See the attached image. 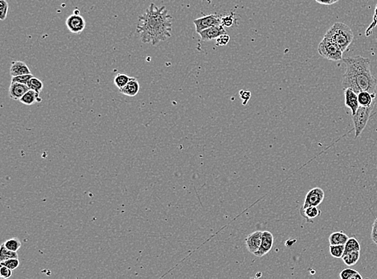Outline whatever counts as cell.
<instances>
[{
	"label": "cell",
	"instance_id": "8fae6325",
	"mask_svg": "<svg viewBox=\"0 0 377 279\" xmlns=\"http://www.w3.org/2000/svg\"><path fill=\"white\" fill-rule=\"evenodd\" d=\"M226 33L224 26L220 24V25L214 26L203 30L201 32H199V34L203 41H210L213 40L218 39V37H220L221 35L226 34Z\"/></svg>",
	"mask_w": 377,
	"mask_h": 279
},
{
	"label": "cell",
	"instance_id": "f546056e",
	"mask_svg": "<svg viewBox=\"0 0 377 279\" xmlns=\"http://www.w3.org/2000/svg\"><path fill=\"white\" fill-rule=\"evenodd\" d=\"M8 12V2L6 0H0V20H4Z\"/></svg>",
	"mask_w": 377,
	"mask_h": 279
},
{
	"label": "cell",
	"instance_id": "277c9868",
	"mask_svg": "<svg viewBox=\"0 0 377 279\" xmlns=\"http://www.w3.org/2000/svg\"><path fill=\"white\" fill-rule=\"evenodd\" d=\"M318 52L321 57L332 61H338L343 59V51L335 42L327 37H323L322 41L320 42Z\"/></svg>",
	"mask_w": 377,
	"mask_h": 279
},
{
	"label": "cell",
	"instance_id": "7402d4cb",
	"mask_svg": "<svg viewBox=\"0 0 377 279\" xmlns=\"http://www.w3.org/2000/svg\"><path fill=\"white\" fill-rule=\"evenodd\" d=\"M339 277L341 279H362L361 275H359V273L357 270L351 269V268H348V269H344L342 270L339 275Z\"/></svg>",
	"mask_w": 377,
	"mask_h": 279
},
{
	"label": "cell",
	"instance_id": "83f0119b",
	"mask_svg": "<svg viewBox=\"0 0 377 279\" xmlns=\"http://www.w3.org/2000/svg\"><path fill=\"white\" fill-rule=\"evenodd\" d=\"M20 261L19 259H11L1 261V265H4L6 267L9 268L12 270H15L19 267Z\"/></svg>",
	"mask_w": 377,
	"mask_h": 279
},
{
	"label": "cell",
	"instance_id": "3957f363",
	"mask_svg": "<svg viewBox=\"0 0 377 279\" xmlns=\"http://www.w3.org/2000/svg\"><path fill=\"white\" fill-rule=\"evenodd\" d=\"M324 37H327L335 42L340 48L341 50L345 52L350 44L353 41L354 35L352 29L347 24L337 22L334 23L330 29L326 32Z\"/></svg>",
	"mask_w": 377,
	"mask_h": 279
},
{
	"label": "cell",
	"instance_id": "d6986e66",
	"mask_svg": "<svg viewBox=\"0 0 377 279\" xmlns=\"http://www.w3.org/2000/svg\"><path fill=\"white\" fill-rule=\"evenodd\" d=\"M348 238L349 237L344 232H335L330 235V245H345Z\"/></svg>",
	"mask_w": 377,
	"mask_h": 279
},
{
	"label": "cell",
	"instance_id": "603a6c76",
	"mask_svg": "<svg viewBox=\"0 0 377 279\" xmlns=\"http://www.w3.org/2000/svg\"><path fill=\"white\" fill-rule=\"evenodd\" d=\"M131 77H129L128 75H126L125 74H119L115 78L114 82H115V86L118 89H122L124 86H126L127 85V83L131 80Z\"/></svg>",
	"mask_w": 377,
	"mask_h": 279
},
{
	"label": "cell",
	"instance_id": "ac0fdd59",
	"mask_svg": "<svg viewBox=\"0 0 377 279\" xmlns=\"http://www.w3.org/2000/svg\"><path fill=\"white\" fill-rule=\"evenodd\" d=\"M376 94H371L368 91H362L358 94V101L359 106L368 107L375 103Z\"/></svg>",
	"mask_w": 377,
	"mask_h": 279
},
{
	"label": "cell",
	"instance_id": "7c38bea8",
	"mask_svg": "<svg viewBox=\"0 0 377 279\" xmlns=\"http://www.w3.org/2000/svg\"><path fill=\"white\" fill-rule=\"evenodd\" d=\"M344 98L346 107H348L352 111V115H356L358 108L359 107L358 94L353 89L347 88L344 89Z\"/></svg>",
	"mask_w": 377,
	"mask_h": 279
},
{
	"label": "cell",
	"instance_id": "4316f807",
	"mask_svg": "<svg viewBox=\"0 0 377 279\" xmlns=\"http://www.w3.org/2000/svg\"><path fill=\"white\" fill-rule=\"evenodd\" d=\"M3 245H4L5 247L7 248V250L15 252L18 251L21 247L20 240H19L18 238L8 239L3 243Z\"/></svg>",
	"mask_w": 377,
	"mask_h": 279
},
{
	"label": "cell",
	"instance_id": "1f68e13d",
	"mask_svg": "<svg viewBox=\"0 0 377 279\" xmlns=\"http://www.w3.org/2000/svg\"><path fill=\"white\" fill-rule=\"evenodd\" d=\"M229 40H230V37L229 35L224 34L221 35L220 37H218L216 41V45L217 46H224L229 44Z\"/></svg>",
	"mask_w": 377,
	"mask_h": 279
},
{
	"label": "cell",
	"instance_id": "44dd1931",
	"mask_svg": "<svg viewBox=\"0 0 377 279\" xmlns=\"http://www.w3.org/2000/svg\"><path fill=\"white\" fill-rule=\"evenodd\" d=\"M345 251L344 254L353 251H360V244L357 238H349L345 243Z\"/></svg>",
	"mask_w": 377,
	"mask_h": 279
},
{
	"label": "cell",
	"instance_id": "5bb4252c",
	"mask_svg": "<svg viewBox=\"0 0 377 279\" xmlns=\"http://www.w3.org/2000/svg\"><path fill=\"white\" fill-rule=\"evenodd\" d=\"M300 213L306 221L309 222V223H313L314 220L316 218L320 217L322 212L318 209V206H310L307 208H301Z\"/></svg>",
	"mask_w": 377,
	"mask_h": 279
},
{
	"label": "cell",
	"instance_id": "7a4b0ae2",
	"mask_svg": "<svg viewBox=\"0 0 377 279\" xmlns=\"http://www.w3.org/2000/svg\"><path fill=\"white\" fill-rule=\"evenodd\" d=\"M346 72L343 74V89L350 88L357 94L362 91L376 94L377 80L371 73L370 60L361 56L344 58Z\"/></svg>",
	"mask_w": 377,
	"mask_h": 279
},
{
	"label": "cell",
	"instance_id": "2e32d148",
	"mask_svg": "<svg viewBox=\"0 0 377 279\" xmlns=\"http://www.w3.org/2000/svg\"><path fill=\"white\" fill-rule=\"evenodd\" d=\"M10 74L12 77H16V76L23 75V74H30L31 70L28 68V65L24 62L20 60H16L13 61L10 68Z\"/></svg>",
	"mask_w": 377,
	"mask_h": 279
},
{
	"label": "cell",
	"instance_id": "8d00e7d4",
	"mask_svg": "<svg viewBox=\"0 0 377 279\" xmlns=\"http://www.w3.org/2000/svg\"><path fill=\"white\" fill-rule=\"evenodd\" d=\"M74 14L80 15V12H79L78 10H76L75 12H74Z\"/></svg>",
	"mask_w": 377,
	"mask_h": 279
},
{
	"label": "cell",
	"instance_id": "d6a6232c",
	"mask_svg": "<svg viewBox=\"0 0 377 279\" xmlns=\"http://www.w3.org/2000/svg\"><path fill=\"white\" fill-rule=\"evenodd\" d=\"M12 271L9 268L6 267L4 265H1L0 267V277L2 279H9L12 277Z\"/></svg>",
	"mask_w": 377,
	"mask_h": 279
},
{
	"label": "cell",
	"instance_id": "d4e9b609",
	"mask_svg": "<svg viewBox=\"0 0 377 279\" xmlns=\"http://www.w3.org/2000/svg\"><path fill=\"white\" fill-rule=\"evenodd\" d=\"M11 259H18L17 252L7 250V248L5 247L4 245L2 244L1 245V249H0V261H5V260Z\"/></svg>",
	"mask_w": 377,
	"mask_h": 279
},
{
	"label": "cell",
	"instance_id": "4fadbf2b",
	"mask_svg": "<svg viewBox=\"0 0 377 279\" xmlns=\"http://www.w3.org/2000/svg\"><path fill=\"white\" fill-rule=\"evenodd\" d=\"M29 90L28 85L18 82H12L9 88V96L12 100L17 101Z\"/></svg>",
	"mask_w": 377,
	"mask_h": 279
},
{
	"label": "cell",
	"instance_id": "f1b7e54d",
	"mask_svg": "<svg viewBox=\"0 0 377 279\" xmlns=\"http://www.w3.org/2000/svg\"><path fill=\"white\" fill-rule=\"evenodd\" d=\"M32 74H23V75L16 76V77H12V82H18L21 84H25L27 85L30 79L32 78Z\"/></svg>",
	"mask_w": 377,
	"mask_h": 279
},
{
	"label": "cell",
	"instance_id": "836d02e7",
	"mask_svg": "<svg viewBox=\"0 0 377 279\" xmlns=\"http://www.w3.org/2000/svg\"><path fill=\"white\" fill-rule=\"evenodd\" d=\"M239 95H240V99L244 100V101H243V105H246L252 96L251 92L245 91V90H240V91L239 92Z\"/></svg>",
	"mask_w": 377,
	"mask_h": 279
},
{
	"label": "cell",
	"instance_id": "8992f818",
	"mask_svg": "<svg viewBox=\"0 0 377 279\" xmlns=\"http://www.w3.org/2000/svg\"><path fill=\"white\" fill-rule=\"evenodd\" d=\"M196 31L199 34L203 30L207 28L214 27V26L220 25L221 24V17L217 16V15H208V16H203L201 18H198L194 20L193 21Z\"/></svg>",
	"mask_w": 377,
	"mask_h": 279
},
{
	"label": "cell",
	"instance_id": "9a60e30c",
	"mask_svg": "<svg viewBox=\"0 0 377 279\" xmlns=\"http://www.w3.org/2000/svg\"><path fill=\"white\" fill-rule=\"evenodd\" d=\"M140 85L136 78H131V80L127 83L126 86H124L122 89H120L119 91L121 94L128 97H135L139 94V92Z\"/></svg>",
	"mask_w": 377,
	"mask_h": 279
},
{
	"label": "cell",
	"instance_id": "30bf717a",
	"mask_svg": "<svg viewBox=\"0 0 377 279\" xmlns=\"http://www.w3.org/2000/svg\"><path fill=\"white\" fill-rule=\"evenodd\" d=\"M274 235L270 231H263L262 240H261V246L258 251L256 252L254 255L256 257L265 256L266 254L272 250L273 245H274Z\"/></svg>",
	"mask_w": 377,
	"mask_h": 279
},
{
	"label": "cell",
	"instance_id": "5b68a950",
	"mask_svg": "<svg viewBox=\"0 0 377 279\" xmlns=\"http://www.w3.org/2000/svg\"><path fill=\"white\" fill-rule=\"evenodd\" d=\"M373 107L374 104L368 107L359 106L356 115H352V121L354 122L355 137L359 138L361 135L368 124Z\"/></svg>",
	"mask_w": 377,
	"mask_h": 279
},
{
	"label": "cell",
	"instance_id": "ba28073f",
	"mask_svg": "<svg viewBox=\"0 0 377 279\" xmlns=\"http://www.w3.org/2000/svg\"><path fill=\"white\" fill-rule=\"evenodd\" d=\"M68 29L74 34H79L85 28V20L80 15L73 14L66 20Z\"/></svg>",
	"mask_w": 377,
	"mask_h": 279
},
{
	"label": "cell",
	"instance_id": "d590c367",
	"mask_svg": "<svg viewBox=\"0 0 377 279\" xmlns=\"http://www.w3.org/2000/svg\"><path fill=\"white\" fill-rule=\"evenodd\" d=\"M316 2L322 5H332L336 2H338L339 0H316Z\"/></svg>",
	"mask_w": 377,
	"mask_h": 279
},
{
	"label": "cell",
	"instance_id": "4dcf8cb0",
	"mask_svg": "<svg viewBox=\"0 0 377 279\" xmlns=\"http://www.w3.org/2000/svg\"><path fill=\"white\" fill-rule=\"evenodd\" d=\"M233 23H234V16L233 14L221 17V24L224 27L229 28L233 26Z\"/></svg>",
	"mask_w": 377,
	"mask_h": 279
},
{
	"label": "cell",
	"instance_id": "cb8c5ba5",
	"mask_svg": "<svg viewBox=\"0 0 377 279\" xmlns=\"http://www.w3.org/2000/svg\"><path fill=\"white\" fill-rule=\"evenodd\" d=\"M345 251L344 245H330V254L335 259H342Z\"/></svg>",
	"mask_w": 377,
	"mask_h": 279
},
{
	"label": "cell",
	"instance_id": "e575fe53",
	"mask_svg": "<svg viewBox=\"0 0 377 279\" xmlns=\"http://www.w3.org/2000/svg\"><path fill=\"white\" fill-rule=\"evenodd\" d=\"M371 238H372L373 242L375 243L376 245H377V218H376V220H374V223L373 224L372 233H371Z\"/></svg>",
	"mask_w": 377,
	"mask_h": 279
},
{
	"label": "cell",
	"instance_id": "484cf974",
	"mask_svg": "<svg viewBox=\"0 0 377 279\" xmlns=\"http://www.w3.org/2000/svg\"><path fill=\"white\" fill-rule=\"evenodd\" d=\"M27 85H28L29 89H32V90H34V91L37 92L39 94L41 92L43 88H44V84H43L41 80H40L39 78H35V77H32L30 79Z\"/></svg>",
	"mask_w": 377,
	"mask_h": 279
},
{
	"label": "cell",
	"instance_id": "52a82bcc",
	"mask_svg": "<svg viewBox=\"0 0 377 279\" xmlns=\"http://www.w3.org/2000/svg\"><path fill=\"white\" fill-rule=\"evenodd\" d=\"M325 193L322 188H312L306 194L302 208H307L310 206H319L323 201Z\"/></svg>",
	"mask_w": 377,
	"mask_h": 279
},
{
	"label": "cell",
	"instance_id": "9c48e42d",
	"mask_svg": "<svg viewBox=\"0 0 377 279\" xmlns=\"http://www.w3.org/2000/svg\"><path fill=\"white\" fill-rule=\"evenodd\" d=\"M262 231H255L249 234L245 238V243L247 250L249 253L254 254L258 251L262 240Z\"/></svg>",
	"mask_w": 377,
	"mask_h": 279
},
{
	"label": "cell",
	"instance_id": "ffe728a7",
	"mask_svg": "<svg viewBox=\"0 0 377 279\" xmlns=\"http://www.w3.org/2000/svg\"><path fill=\"white\" fill-rule=\"evenodd\" d=\"M360 258V251H353L343 254L342 260L345 265L352 266L358 262Z\"/></svg>",
	"mask_w": 377,
	"mask_h": 279
},
{
	"label": "cell",
	"instance_id": "6da1fadb",
	"mask_svg": "<svg viewBox=\"0 0 377 279\" xmlns=\"http://www.w3.org/2000/svg\"><path fill=\"white\" fill-rule=\"evenodd\" d=\"M172 19L166 7L151 2L146 13L139 16L137 32L142 43L157 45L172 37Z\"/></svg>",
	"mask_w": 377,
	"mask_h": 279
},
{
	"label": "cell",
	"instance_id": "e0dca14e",
	"mask_svg": "<svg viewBox=\"0 0 377 279\" xmlns=\"http://www.w3.org/2000/svg\"><path fill=\"white\" fill-rule=\"evenodd\" d=\"M21 103L26 105H32L36 102H41L42 99L40 97L39 93L29 89L20 100Z\"/></svg>",
	"mask_w": 377,
	"mask_h": 279
}]
</instances>
